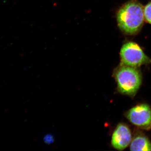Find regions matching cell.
Segmentation results:
<instances>
[{"label":"cell","instance_id":"6da1fadb","mask_svg":"<svg viewBox=\"0 0 151 151\" xmlns=\"http://www.w3.org/2000/svg\"><path fill=\"white\" fill-rule=\"evenodd\" d=\"M145 19L144 7L137 0H131L125 3L117 14L118 26L128 35L137 34L142 27Z\"/></svg>","mask_w":151,"mask_h":151},{"label":"cell","instance_id":"7a4b0ae2","mask_svg":"<svg viewBox=\"0 0 151 151\" xmlns=\"http://www.w3.org/2000/svg\"><path fill=\"white\" fill-rule=\"evenodd\" d=\"M118 90L122 94L134 97L142 84L140 72L137 68L121 64L113 72Z\"/></svg>","mask_w":151,"mask_h":151},{"label":"cell","instance_id":"3957f363","mask_svg":"<svg viewBox=\"0 0 151 151\" xmlns=\"http://www.w3.org/2000/svg\"><path fill=\"white\" fill-rule=\"evenodd\" d=\"M122 64L138 67L151 63V59L143 52L137 44L129 42L122 46L120 53Z\"/></svg>","mask_w":151,"mask_h":151},{"label":"cell","instance_id":"277c9868","mask_svg":"<svg viewBox=\"0 0 151 151\" xmlns=\"http://www.w3.org/2000/svg\"><path fill=\"white\" fill-rule=\"evenodd\" d=\"M127 119L139 128L149 130L151 127V109L146 104L138 105L130 109L126 113Z\"/></svg>","mask_w":151,"mask_h":151},{"label":"cell","instance_id":"5b68a950","mask_svg":"<svg viewBox=\"0 0 151 151\" xmlns=\"http://www.w3.org/2000/svg\"><path fill=\"white\" fill-rule=\"evenodd\" d=\"M132 135L129 127L125 124H119L114 130L111 145L118 150H123L131 144Z\"/></svg>","mask_w":151,"mask_h":151},{"label":"cell","instance_id":"8992f818","mask_svg":"<svg viewBox=\"0 0 151 151\" xmlns=\"http://www.w3.org/2000/svg\"><path fill=\"white\" fill-rule=\"evenodd\" d=\"M130 150L131 151H151V143L145 135H137L132 139Z\"/></svg>","mask_w":151,"mask_h":151},{"label":"cell","instance_id":"52a82bcc","mask_svg":"<svg viewBox=\"0 0 151 151\" xmlns=\"http://www.w3.org/2000/svg\"><path fill=\"white\" fill-rule=\"evenodd\" d=\"M144 16L146 21L151 24V2L147 4L144 8Z\"/></svg>","mask_w":151,"mask_h":151}]
</instances>
